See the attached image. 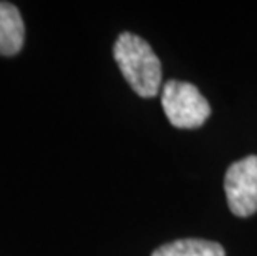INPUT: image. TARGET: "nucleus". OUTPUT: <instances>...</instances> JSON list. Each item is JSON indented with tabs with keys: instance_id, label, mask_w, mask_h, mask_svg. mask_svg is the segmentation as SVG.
<instances>
[{
	"instance_id": "obj_3",
	"label": "nucleus",
	"mask_w": 257,
	"mask_h": 256,
	"mask_svg": "<svg viewBox=\"0 0 257 256\" xmlns=\"http://www.w3.org/2000/svg\"><path fill=\"white\" fill-rule=\"evenodd\" d=\"M229 210L245 218L257 211V156L250 155L232 163L224 178Z\"/></svg>"
},
{
	"instance_id": "obj_2",
	"label": "nucleus",
	"mask_w": 257,
	"mask_h": 256,
	"mask_svg": "<svg viewBox=\"0 0 257 256\" xmlns=\"http://www.w3.org/2000/svg\"><path fill=\"white\" fill-rule=\"evenodd\" d=\"M161 105L176 128H198L211 115V105L198 87L181 80H168L163 87Z\"/></svg>"
},
{
	"instance_id": "obj_1",
	"label": "nucleus",
	"mask_w": 257,
	"mask_h": 256,
	"mask_svg": "<svg viewBox=\"0 0 257 256\" xmlns=\"http://www.w3.org/2000/svg\"><path fill=\"white\" fill-rule=\"evenodd\" d=\"M113 55L130 87L143 99H153L161 89V62L141 37L123 32L114 42Z\"/></svg>"
},
{
	"instance_id": "obj_5",
	"label": "nucleus",
	"mask_w": 257,
	"mask_h": 256,
	"mask_svg": "<svg viewBox=\"0 0 257 256\" xmlns=\"http://www.w3.org/2000/svg\"><path fill=\"white\" fill-rule=\"evenodd\" d=\"M151 256H226V251L219 243L186 238L163 244Z\"/></svg>"
},
{
	"instance_id": "obj_4",
	"label": "nucleus",
	"mask_w": 257,
	"mask_h": 256,
	"mask_svg": "<svg viewBox=\"0 0 257 256\" xmlns=\"http://www.w3.org/2000/svg\"><path fill=\"white\" fill-rule=\"evenodd\" d=\"M25 25L20 10L10 2H0V55H17L24 47Z\"/></svg>"
}]
</instances>
